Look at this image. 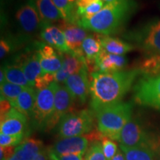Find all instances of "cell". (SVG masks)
<instances>
[{
  "label": "cell",
  "mask_w": 160,
  "mask_h": 160,
  "mask_svg": "<svg viewBox=\"0 0 160 160\" xmlns=\"http://www.w3.org/2000/svg\"><path fill=\"white\" fill-rule=\"evenodd\" d=\"M65 85L74 102L79 105H84L90 94V81L87 67L83 68L78 73L70 76L65 80Z\"/></svg>",
  "instance_id": "obj_10"
},
{
  "label": "cell",
  "mask_w": 160,
  "mask_h": 160,
  "mask_svg": "<svg viewBox=\"0 0 160 160\" xmlns=\"http://www.w3.org/2000/svg\"><path fill=\"white\" fill-rule=\"evenodd\" d=\"M12 108L13 107H12L11 102L1 97V101H0V117H1V119L5 117Z\"/></svg>",
  "instance_id": "obj_37"
},
{
  "label": "cell",
  "mask_w": 160,
  "mask_h": 160,
  "mask_svg": "<svg viewBox=\"0 0 160 160\" xmlns=\"http://www.w3.org/2000/svg\"><path fill=\"white\" fill-rule=\"evenodd\" d=\"M140 74L139 70L122 71L113 73H90V95L91 111L99 110L121 102Z\"/></svg>",
  "instance_id": "obj_1"
},
{
  "label": "cell",
  "mask_w": 160,
  "mask_h": 160,
  "mask_svg": "<svg viewBox=\"0 0 160 160\" xmlns=\"http://www.w3.org/2000/svg\"><path fill=\"white\" fill-rule=\"evenodd\" d=\"M27 127V117L13 108L1 119L0 133L12 136L26 135Z\"/></svg>",
  "instance_id": "obj_14"
},
{
  "label": "cell",
  "mask_w": 160,
  "mask_h": 160,
  "mask_svg": "<svg viewBox=\"0 0 160 160\" xmlns=\"http://www.w3.org/2000/svg\"><path fill=\"white\" fill-rule=\"evenodd\" d=\"M58 27L63 32L70 51L78 56L84 57L82 46L84 40L88 35L87 30L78 24L70 22L64 19L58 22Z\"/></svg>",
  "instance_id": "obj_12"
},
{
  "label": "cell",
  "mask_w": 160,
  "mask_h": 160,
  "mask_svg": "<svg viewBox=\"0 0 160 160\" xmlns=\"http://www.w3.org/2000/svg\"><path fill=\"white\" fill-rule=\"evenodd\" d=\"M157 139L149 135L139 121L131 118L122 130L119 142L120 145L125 148L148 145L156 151Z\"/></svg>",
  "instance_id": "obj_7"
},
{
  "label": "cell",
  "mask_w": 160,
  "mask_h": 160,
  "mask_svg": "<svg viewBox=\"0 0 160 160\" xmlns=\"http://www.w3.org/2000/svg\"><path fill=\"white\" fill-rule=\"evenodd\" d=\"M105 3H112V2H119L121 0H102Z\"/></svg>",
  "instance_id": "obj_43"
},
{
  "label": "cell",
  "mask_w": 160,
  "mask_h": 160,
  "mask_svg": "<svg viewBox=\"0 0 160 160\" xmlns=\"http://www.w3.org/2000/svg\"><path fill=\"white\" fill-rule=\"evenodd\" d=\"M6 81L5 78V70H4V68H1V72H0V83H3Z\"/></svg>",
  "instance_id": "obj_41"
},
{
  "label": "cell",
  "mask_w": 160,
  "mask_h": 160,
  "mask_svg": "<svg viewBox=\"0 0 160 160\" xmlns=\"http://www.w3.org/2000/svg\"><path fill=\"white\" fill-rule=\"evenodd\" d=\"M139 70L142 76L153 77L160 74V55H146L139 63Z\"/></svg>",
  "instance_id": "obj_26"
},
{
  "label": "cell",
  "mask_w": 160,
  "mask_h": 160,
  "mask_svg": "<svg viewBox=\"0 0 160 160\" xmlns=\"http://www.w3.org/2000/svg\"><path fill=\"white\" fill-rule=\"evenodd\" d=\"M86 67V61L84 57L78 56L75 53H63L62 65L59 71L54 74V81L57 83L65 82L70 76L77 73Z\"/></svg>",
  "instance_id": "obj_16"
},
{
  "label": "cell",
  "mask_w": 160,
  "mask_h": 160,
  "mask_svg": "<svg viewBox=\"0 0 160 160\" xmlns=\"http://www.w3.org/2000/svg\"><path fill=\"white\" fill-rule=\"evenodd\" d=\"M74 100L67 88L58 85L55 93L54 110L52 117L46 126L45 131H50L59 123L62 118L71 112Z\"/></svg>",
  "instance_id": "obj_11"
},
{
  "label": "cell",
  "mask_w": 160,
  "mask_h": 160,
  "mask_svg": "<svg viewBox=\"0 0 160 160\" xmlns=\"http://www.w3.org/2000/svg\"><path fill=\"white\" fill-rule=\"evenodd\" d=\"M38 59L44 73L55 74L62 65L63 53L57 52L53 47L45 43L38 44Z\"/></svg>",
  "instance_id": "obj_15"
},
{
  "label": "cell",
  "mask_w": 160,
  "mask_h": 160,
  "mask_svg": "<svg viewBox=\"0 0 160 160\" xmlns=\"http://www.w3.org/2000/svg\"><path fill=\"white\" fill-rule=\"evenodd\" d=\"M54 81V74L48 73H43L38 79L36 80L34 87L37 91L43 89L49 86Z\"/></svg>",
  "instance_id": "obj_33"
},
{
  "label": "cell",
  "mask_w": 160,
  "mask_h": 160,
  "mask_svg": "<svg viewBox=\"0 0 160 160\" xmlns=\"http://www.w3.org/2000/svg\"><path fill=\"white\" fill-rule=\"evenodd\" d=\"M44 149L41 140L36 138H25L15 148L13 156L7 160H34Z\"/></svg>",
  "instance_id": "obj_19"
},
{
  "label": "cell",
  "mask_w": 160,
  "mask_h": 160,
  "mask_svg": "<svg viewBox=\"0 0 160 160\" xmlns=\"http://www.w3.org/2000/svg\"><path fill=\"white\" fill-rule=\"evenodd\" d=\"M4 70L6 81L25 88L33 87L25 77L20 65H7L4 67Z\"/></svg>",
  "instance_id": "obj_27"
},
{
  "label": "cell",
  "mask_w": 160,
  "mask_h": 160,
  "mask_svg": "<svg viewBox=\"0 0 160 160\" xmlns=\"http://www.w3.org/2000/svg\"><path fill=\"white\" fill-rule=\"evenodd\" d=\"M59 84L53 82L45 88L37 91L31 117L37 128L45 130L54 110L55 93Z\"/></svg>",
  "instance_id": "obj_5"
},
{
  "label": "cell",
  "mask_w": 160,
  "mask_h": 160,
  "mask_svg": "<svg viewBox=\"0 0 160 160\" xmlns=\"http://www.w3.org/2000/svg\"><path fill=\"white\" fill-rule=\"evenodd\" d=\"M127 64L128 59L124 56L111 54L102 50L95 60L94 72L113 73L122 71Z\"/></svg>",
  "instance_id": "obj_17"
},
{
  "label": "cell",
  "mask_w": 160,
  "mask_h": 160,
  "mask_svg": "<svg viewBox=\"0 0 160 160\" xmlns=\"http://www.w3.org/2000/svg\"><path fill=\"white\" fill-rule=\"evenodd\" d=\"M35 4L43 25H52L62 19L53 0H35Z\"/></svg>",
  "instance_id": "obj_22"
},
{
  "label": "cell",
  "mask_w": 160,
  "mask_h": 160,
  "mask_svg": "<svg viewBox=\"0 0 160 160\" xmlns=\"http://www.w3.org/2000/svg\"><path fill=\"white\" fill-rule=\"evenodd\" d=\"M131 35L146 55H160V19L150 22Z\"/></svg>",
  "instance_id": "obj_8"
},
{
  "label": "cell",
  "mask_w": 160,
  "mask_h": 160,
  "mask_svg": "<svg viewBox=\"0 0 160 160\" xmlns=\"http://www.w3.org/2000/svg\"><path fill=\"white\" fill-rule=\"evenodd\" d=\"M157 151L159 153V156L160 157V137L158 138L157 141Z\"/></svg>",
  "instance_id": "obj_42"
},
{
  "label": "cell",
  "mask_w": 160,
  "mask_h": 160,
  "mask_svg": "<svg viewBox=\"0 0 160 160\" xmlns=\"http://www.w3.org/2000/svg\"><path fill=\"white\" fill-rule=\"evenodd\" d=\"M48 151H45L44 148L40 153L37 156L34 160H48Z\"/></svg>",
  "instance_id": "obj_39"
},
{
  "label": "cell",
  "mask_w": 160,
  "mask_h": 160,
  "mask_svg": "<svg viewBox=\"0 0 160 160\" xmlns=\"http://www.w3.org/2000/svg\"><path fill=\"white\" fill-rule=\"evenodd\" d=\"M133 0L105 3L102 9L91 17H82L78 25L101 35L115 34L121 30L134 10Z\"/></svg>",
  "instance_id": "obj_2"
},
{
  "label": "cell",
  "mask_w": 160,
  "mask_h": 160,
  "mask_svg": "<svg viewBox=\"0 0 160 160\" xmlns=\"http://www.w3.org/2000/svg\"><path fill=\"white\" fill-rule=\"evenodd\" d=\"M37 94V91H36L34 88H25L14 102L11 104L12 107L27 117H31Z\"/></svg>",
  "instance_id": "obj_21"
},
{
  "label": "cell",
  "mask_w": 160,
  "mask_h": 160,
  "mask_svg": "<svg viewBox=\"0 0 160 160\" xmlns=\"http://www.w3.org/2000/svg\"><path fill=\"white\" fill-rule=\"evenodd\" d=\"M82 50L86 61L88 71H90V73H93L95 60L102 51L100 34L95 33L88 35L84 40Z\"/></svg>",
  "instance_id": "obj_20"
},
{
  "label": "cell",
  "mask_w": 160,
  "mask_h": 160,
  "mask_svg": "<svg viewBox=\"0 0 160 160\" xmlns=\"http://www.w3.org/2000/svg\"><path fill=\"white\" fill-rule=\"evenodd\" d=\"M77 0H69L70 2H71V4H73V5H76V3H77Z\"/></svg>",
  "instance_id": "obj_44"
},
{
  "label": "cell",
  "mask_w": 160,
  "mask_h": 160,
  "mask_svg": "<svg viewBox=\"0 0 160 160\" xmlns=\"http://www.w3.org/2000/svg\"><path fill=\"white\" fill-rule=\"evenodd\" d=\"M111 160H126L125 153H124V152L122 151L121 148H119L117 154L112 158Z\"/></svg>",
  "instance_id": "obj_40"
},
{
  "label": "cell",
  "mask_w": 160,
  "mask_h": 160,
  "mask_svg": "<svg viewBox=\"0 0 160 160\" xmlns=\"http://www.w3.org/2000/svg\"><path fill=\"white\" fill-rule=\"evenodd\" d=\"M133 97L139 105L160 111V74L142 76L133 87Z\"/></svg>",
  "instance_id": "obj_6"
},
{
  "label": "cell",
  "mask_w": 160,
  "mask_h": 160,
  "mask_svg": "<svg viewBox=\"0 0 160 160\" xmlns=\"http://www.w3.org/2000/svg\"><path fill=\"white\" fill-rule=\"evenodd\" d=\"M97 0H77L76 6H77V15L79 16V19L82 16L84 11H85L89 6H91L92 4L94 2Z\"/></svg>",
  "instance_id": "obj_35"
},
{
  "label": "cell",
  "mask_w": 160,
  "mask_h": 160,
  "mask_svg": "<svg viewBox=\"0 0 160 160\" xmlns=\"http://www.w3.org/2000/svg\"><path fill=\"white\" fill-rule=\"evenodd\" d=\"M40 37L45 42L58 52L66 53L71 52L67 45L65 37L63 32L58 26L53 25H45L41 29Z\"/></svg>",
  "instance_id": "obj_18"
},
{
  "label": "cell",
  "mask_w": 160,
  "mask_h": 160,
  "mask_svg": "<svg viewBox=\"0 0 160 160\" xmlns=\"http://www.w3.org/2000/svg\"><path fill=\"white\" fill-rule=\"evenodd\" d=\"M16 19L25 33L31 34L42 29L43 23L35 4V0H28L16 13Z\"/></svg>",
  "instance_id": "obj_9"
},
{
  "label": "cell",
  "mask_w": 160,
  "mask_h": 160,
  "mask_svg": "<svg viewBox=\"0 0 160 160\" xmlns=\"http://www.w3.org/2000/svg\"><path fill=\"white\" fill-rule=\"evenodd\" d=\"M126 160H156V151L148 145L125 148L120 145Z\"/></svg>",
  "instance_id": "obj_25"
},
{
  "label": "cell",
  "mask_w": 160,
  "mask_h": 160,
  "mask_svg": "<svg viewBox=\"0 0 160 160\" xmlns=\"http://www.w3.org/2000/svg\"><path fill=\"white\" fill-rule=\"evenodd\" d=\"M25 88V87L15 85V84L5 81V82L1 84V88H0L1 97L8 99L12 104L14 102L16 99Z\"/></svg>",
  "instance_id": "obj_29"
},
{
  "label": "cell",
  "mask_w": 160,
  "mask_h": 160,
  "mask_svg": "<svg viewBox=\"0 0 160 160\" xmlns=\"http://www.w3.org/2000/svg\"><path fill=\"white\" fill-rule=\"evenodd\" d=\"M102 148L104 154H105L107 160H111L114 156L117 154L118 150V145L114 140L111 139V138L103 136L101 139Z\"/></svg>",
  "instance_id": "obj_31"
},
{
  "label": "cell",
  "mask_w": 160,
  "mask_h": 160,
  "mask_svg": "<svg viewBox=\"0 0 160 160\" xmlns=\"http://www.w3.org/2000/svg\"><path fill=\"white\" fill-rule=\"evenodd\" d=\"M14 146H0V159L7 160L13 156L15 151Z\"/></svg>",
  "instance_id": "obj_36"
},
{
  "label": "cell",
  "mask_w": 160,
  "mask_h": 160,
  "mask_svg": "<svg viewBox=\"0 0 160 160\" xmlns=\"http://www.w3.org/2000/svg\"><path fill=\"white\" fill-rule=\"evenodd\" d=\"M100 39L103 51L111 54L124 56L134 49L131 44L116 37L100 34Z\"/></svg>",
  "instance_id": "obj_23"
},
{
  "label": "cell",
  "mask_w": 160,
  "mask_h": 160,
  "mask_svg": "<svg viewBox=\"0 0 160 160\" xmlns=\"http://www.w3.org/2000/svg\"><path fill=\"white\" fill-rule=\"evenodd\" d=\"M94 116L93 111L88 109L67 113L59 123V138L79 137L91 132L94 126Z\"/></svg>",
  "instance_id": "obj_4"
},
{
  "label": "cell",
  "mask_w": 160,
  "mask_h": 160,
  "mask_svg": "<svg viewBox=\"0 0 160 160\" xmlns=\"http://www.w3.org/2000/svg\"><path fill=\"white\" fill-rule=\"evenodd\" d=\"M48 155L50 160H84V156L82 155H59L49 152H48Z\"/></svg>",
  "instance_id": "obj_34"
},
{
  "label": "cell",
  "mask_w": 160,
  "mask_h": 160,
  "mask_svg": "<svg viewBox=\"0 0 160 160\" xmlns=\"http://www.w3.org/2000/svg\"><path fill=\"white\" fill-rule=\"evenodd\" d=\"M84 160H107L103 153L101 142H93L86 151Z\"/></svg>",
  "instance_id": "obj_30"
},
{
  "label": "cell",
  "mask_w": 160,
  "mask_h": 160,
  "mask_svg": "<svg viewBox=\"0 0 160 160\" xmlns=\"http://www.w3.org/2000/svg\"><path fill=\"white\" fill-rule=\"evenodd\" d=\"M89 140L84 136L62 138L47 150L48 152L59 155L85 156L88 149Z\"/></svg>",
  "instance_id": "obj_13"
},
{
  "label": "cell",
  "mask_w": 160,
  "mask_h": 160,
  "mask_svg": "<svg viewBox=\"0 0 160 160\" xmlns=\"http://www.w3.org/2000/svg\"><path fill=\"white\" fill-rule=\"evenodd\" d=\"M11 46L10 45L9 42H8L5 39H2L0 41V57L1 59H3L6 55L8 54L9 52L11 51Z\"/></svg>",
  "instance_id": "obj_38"
},
{
  "label": "cell",
  "mask_w": 160,
  "mask_h": 160,
  "mask_svg": "<svg viewBox=\"0 0 160 160\" xmlns=\"http://www.w3.org/2000/svg\"><path fill=\"white\" fill-rule=\"evenodd\" d=\"M26 135H6L0 133V146H15L19 145L24 139H25Z\"/></svg>",
  "instance_id": "obj_32"
},
{
  "label": "cell",
  "mask_w": 160,
  "mask_h": 160,
  "mask_svg": "<svg viewBox=\"0 0 160 160\" xmlns=\"http://www.w3.org/2000/svg\"><path fill=\"white\" fill-rule=\"evenodd\" d=\"M133 105L131 102H119L93 112L98 130L105 137L119 141L122 130L131 119Z\"/></svg>",
  "instance_id": "obj_3"
},
{
  "label": "cell",
  "mask_w": 160,
  "mask_h": 160,
  "mask_svg": "<svg viewBox=\"0 0 160 160\" xmlns=\"http://www.w3.org/2000/svg\"><path fill=\"white\" fill-rule=\"evenodd\" d=\"M53 2L59 10L62 19L70 22L78 24L79 17L77 15L76 5L71 4L69 0H53Z\"/></svg>",
  "instance_id": "obj_28"
},
{
  "label": "cell",
  "mask_w": 160,
  "mask_h": 160,
  "mask_svg": "<svg viewBox=\"0 0 160 160\" xmlns=\"http://www.w3.org/2000/svg\"><path fill=\"white\" fill-rule=\"evenodd\" d=\"M20 65L30 84L33 87H34L36 80L44 73L39 63V59H38L37 52L26 58L20 64Z\"/></svg>",
  "instance_id": "obj_24"
}]
</instances>
